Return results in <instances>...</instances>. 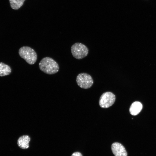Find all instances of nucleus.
<instances>
[{
	"instance_id": "f257e3e1",
	"label": "nucleus",
	"mask_w": 156,
	"mask_h": 156,
	"mask_svg": "<svg viewBox=\"0 0 156 156\" xmlns=\"http://www.w3.org/2000/svg\"><path fill=\"white\" fill-rule=\"evenodd\" d=\"M39 68L44 73L49 75L56 73L59 70L58 63L51 58L46 57L43 58L39 64Z\"/></svg>"
},
{
	"instance_id": "f03ea898",
	"label": "nucleus",
	"mask_w": 156,
	"mask_h": 156,
	"mask_svg": "<svg viewBox=\"0 0 156 156\" xmlns=\"http://www.w3.org/2000/svg\"><path fill=\"white\" fill-rule=\"evenodd\" d=\"M18 53L20 56L29 64H34L37 60L36 53L33 49L30 47H22L19 49Z\"/></svg>"
},
{
	"instance_id": "7ed1b4c3",
	"label": "nucleus",
	"mask_w": 156,
	"mask_h": 156,
	"mask_svg": "<svg viewBox=\"0 0 156 156\" xmlns=\"http://www.w3.org/2000/svg\"><path fill=\"white\" fill-rule=\"evenodd\" d=\"M73 56L75 58L80 60L85 57L88 55L89 50L84 44L77 42L72 45L71 48Z\"/></svg>"
},
{
	"instance_id": "20e7f679",
	"label": "nucleus",
	"mask_w": 156,
	"mask_h": 156,
	"mask_svg": "<svg viewBox=\"0 0 156 156\" xmlns=\"http://www.w3.org/2000/svg\"><path fill=\"white\" fill-rule=\"evenodd\" d=\"M76 81L79 87L85 89L90 88L93 83V80L91 76L86 73L79 74L77 77Z\"/></svg>"
},
{
	"instance_id": "39448f33",
	"label": "nucleus",
	"mask_w": 156,
	"mask_h": 156,
	"mask_svg": "<svg viewBox=\"0 0 156 156\" xmlns=\"http://www.w3.org/2000/svg\"><path fill=\"white\" fill-rule=\"evenodd\" d=\"M116 99L115 95L110 92L103 93L100 97L99 103L100 106L103 108H108L114 103Z\"/></svg>"
},
{
	"instance_id": "423d86ee",
	"label": "nucleus",
	"mask_w": 156,
	"mask_h": 156,
	"mask_svg": "<svg viewBox=\"0 0 156 156\" xmlns=\"http://www.w3.org/2000/svg\"><path fill=\"white\" fill-rule=\"evenodd\" d=\"M112 151L115 156H127V152L124 146L120 143L114 142L112 145Z\"/></svg>"
},
{
	"instance_id": "0eeeda50",
	"label": "nucleus",
	"mask_w": 156,
	"mask_h": 156,
	"mask_svg": "<svg viewBox=\"0 0 156 156\" xmlns=\"http://www.w3.org/2000/svg\"><path fill=\"white\" fill-rule=\"evenodd\" d=\"M30 138L28 135H23L20 137L17 140L18 146L23 149H26L29 147Z\"/></svg>"
},
{
	"instance_id": "6e6552de",
	"label": "nucleus",
	"mask_w": 156,
	"mask_h": 156,
	"mask_svg": "<svg viewBox=\"0 0 156 156\" xmlns=\"http://www.w3.org/2000/svg\"><path fill=\"white\" fill-rule=\"evenodd\" d=\"M142 108V105L140 102L135 101L131 105L129 109V112L132 115H136L140 112Z\"/></svg>"
},
{
	"instance_id": "1a4fd4ad",
	"label": "nucleus",
	"mask_w": 156,
	"mask_h": 156,
	"mask_svg": "<svg viewBox=\"0 0 156 156\" xmlns=\"http://www.w3.org/2000/svg\"><path fill=\"white\" fill-rule=\"evenodd\" d=\"M11 71V69L10 66L3 62H0V76L9 75Z\"/></svg>"
},
{
	"instance_id": "9d476101",
	"label": "nucleus",
	"mask_w": 156,
	"mask_h": 156,
	"mask_svg": "<svg viewBox=\"0 0 156 156\" xmlns=\"http://www.w3.org/2000/svg\"><path fill=\"white\" fill-rule=\"evenodd\" d=\"M25 0H9L10 7L14 10L19 9Z\"/></svg>"
},
{
	"instance_id": "9b49d317",
	"label": "nucleus",
	"mask_w": 156,
	"mask_h": 156,
	"mask_svg": "<svg viewBox=\"0 0 156 156\" xmlns=\"http://www.w3.org/2000/svg\"><path fill=\"white\" fill-rule=\"evenodd\" d=\"M71 156H82V155L81 153L77 152L73 153Z\"/></svg>"
}]
</instances>
